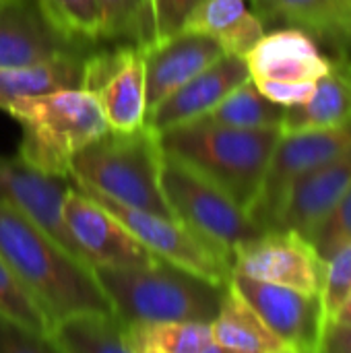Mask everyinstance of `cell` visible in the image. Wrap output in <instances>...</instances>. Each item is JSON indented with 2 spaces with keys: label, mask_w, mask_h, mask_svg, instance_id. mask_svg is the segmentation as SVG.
<instances>
[{
  "label": "cell",
  "mask_w": 351,
  "mask_h": 353,
  "mask_svg": "<svg viewBox=\"0 0 351 353\" xmlns=\"http://www.w3.org/2000/svg\"><path fill=\"white\" fill-rule=\"evenodd\" d=\"M0 256L52 323L83 310L114 312L93 269L2 201Z\"/></svg>",
  "instance_id": "cell-1"
},
{
  "label": "cell",
  "mask_w": 351,
  "mask_h": 353,
  "mask_svg": "<svg viewBox=\"0 0 351 353\" xmlns=\"http://www.w3.org/2000/svg\"><path fill=\"white\" fill-rule=\"evenodd\" d=\"M281 128H234L201 120L159 132L161 149L194 170L242 209L254 205Z\"/></svg>",
  "instance_id": "cell-2"
},
{
  "label": "cell",
  "mask_w": 351,
  "mask_h": 353,
  "mask_svg": "<svg viewBox=\"0 0 351 353\" xmlns=\"http://www.w3.org/2000/svg\"><path fill=\"white\" fill-rule=\"evenodd\" d=\"M93 273L124 323H211L228 288L161 259L143 267H95Z\"/></svg>",
  "instance_id": "cell-3"
},
{
  "label": "cell",
  "mask_w": 351,
  "mask_h": 353,
  "mask_svg": "<svg viewBox=\"0 0 351 353\" xmlns=\"http://www.w3.org/2000/svg\"><path fill=\"white\" fill-rule=\"evenodd\" d=\"M161 163L157 130L147 124L137 130L110 128L70 159L68 178L128 207L174 217L161 190Z\"/></svg>",
  "instance_id": "cell-4"
},
{
  "label": "cell",
  "mask_w": 351,
  "mask_h": 353,
  "mask_svg": "<svg viewBox=\"0 0 351 353\" xmlns=\"http://www.w3.org/2000/svg\"><path fill=\"white\" fill-rule=\"evenodd\" d=\"M6 114L21 124L19 155L54 176H68L70 159L110 130L99 99L89 89H58L19 97Z\"/></svg>",
  "instance_id": "cell-5"
},
{
  "label": "cell",
  "mask_w": 351,
  "mask_h": 353,
  "mask_svg": "<svg viewBox=\"0 0 351 353\" xmlns=\"http://www.w3.org/2000/svg\"><path fill=\"white\" fill-rule=\"evenodd\" d=\"M161 190L174 217L230 259L240 246L265 232L228 192L166 153Z\"/></svg>",
  "instance_id": "cell-6"
},
{
  "label": "cell",
  "mask_w": 351,
  "mask_h": 353,
  "mask_svg": "<svg viewBox=\"0 0 351 353\" xmlns=\"http://www.w3.org/2000/svg\"><path fill=\"white\" fill-rule=\"evenodd\" d=\"M74 186L81 188L91 199H95L101 207H106L157 259L182 267L215 285L230 283L232 259L219 248L205 242L192 230H188L180 219L128 207L89 186H81V184Z\"/></svg>",
  "instance_id": "cell-7"
},
{
  "label": "cell",
  "mask_w": 351,
  "mask_h": 353,
  "mask_svg": "<svg viewBox=\"0 0 351 353\" xmlns=\"http://www.w3.org/2000/svg\"><path fill=\"white\" fill-rule=\"evenodd\" d=\"M351 147V122L335 128L281 132L271 153L250 217L261 230H273L290 188L314 168Z\"/></svg>",
  "instance_id": "cell-8"
},
{
  "label": "cell",
  "mask_w": 351,
  "mask_h": 353,
  "mask_svg": "<svg viewBox=\"0 0 351 353\" xmlns=\"http://www.w3.org/2000/svg\"><path fill=\"white\" fill-rule=\"evenodd\" d=\"M232 271L321 296L325 261L302 234L292 230H267L234 252Z\"/></svg>",
  "instance_id": "cell-9"
},
{
  "label": "cell",
  "mask_w": 351,
  "mask_h": 353,
  "mask_svg": "<svg viewBox=\"0 0 351 353\" xmlns=\"http://www.w3.org/2000/svg\"><path fill=\"white\" fill-rule=\"evenodd\" d=\"M230 285L257 310L290 352H319L323 329L327 325L319 294L259 281L234 271L230 275Z\"/></svg>",
  "instance_id": "cell-10"
},
{
  "label": "cell",
  "mask_w": 351,
  "mask_h": 353,
  "mask_svg": "<svg viewBox=\"0 0 351 353\" xmlns=\"http://www.w3.org/2000/svg\"><path fill=\"white\" fill-rule=\"evenodd\" d=\"M64 223L85 263L95 267H143L157 261L106 207L70 182Z\"/></svg>",
  "instance_id": "cell-11"
},
{
  "label": "cell",
  "mask_w": 351,
  "mask_h": 353,
  "mask_svg": "<svg viewBox=\"0 0 351 353\" xmlns=\"http://www.w3.org/2000/svg\"><path fill=\"white\" fill-rule=\"evenodd\" d=\"M68 188V176L41 172L21 155H0V201L33 221L66 252L85 263L64 223V196Z\"/></svg>",
  "instance_id": "cell-12"
},
{
  "label": "cell",
  "mask_w": 351,
  "mask_h": 353,
  "mask_svg": "<svg viewBox=\"0 0 351 353\" xmlns=\"http://www.w3.org/2000/svg\"><path fill=\"white\" fill-rule=\"evenodd\" d=\"M99 46L83 43L60 31L37 0H0V68L89 54Z\"/></svg>",
  "instance_id": "cell-13"
},
{
  "label": "cell",
  "mask_w": 351,
  "mask_h": 353,
  "mask_svg": "<svg viewBox=\"0 0 351 353\" xmlns=\"http://www.w3.org/2000/svg\"><path fill=\"white\" fill-rule=\"evenodd\" d=\"M141 50L145 60L147 114L225 54L217 39L194 29H180Z\"/></svg>",
  "instance_id": "cell-14"
},
{
  "label": "cell",
  "mask_w": 351,
  "mask_h": 353,
  "mask_svg": "<svg viewBox=\"0 0 351 353\" xmlns=\"http://www.w3.org/2000/svg\"><path fill=\"white\" fill-rule=\"evenodd\" d=\"M250 79L246 58L236 54H223L211 66L201 70L188 83L178 87L166 99H161L145 118V124L161 132L166 128L192 122L213 110L228 93Z\"/></svg>",
  "instance_id": "cell-15"
},
{
  "label": "cell",
  "mask_w": 351,
  "mask_h": 353,
  "mask_svg": "<svg viewBox=\"0 0 351 353\" xmlns=\"http://www.w3.org/2000/svg\"><path fill=\"white\" fill-rule=\"evenodd\" d=\"M252 81H319L333 68L319 41L296 27L265 31L246 54Z\"/></svg>",
  "instance_id": "cell-16"
},
{
  "label": "cell",
  "mask_w": 351,
  "mask_h": 353,
  "mask_svg": "<svg viewBox=\"0 0 351 353\" xmlns=\"http://www.w3.org/2000/svg\"><path fill=\"white\" fill-rule=\"evenodd\" d=\"M351 184V147L302 176L288 192L273 230L308 238Z\"/></svg>",
  "instance_id": "cell-17"
},
{
  "label": "cell",
  "mask_w": 351,
  "mask_h": 353,
  "mask_svg": "<svg viewBox=\"0 0 351 353\" xmlns=\"http://www.w3.org/2000/svg\"><path fill=\"white\" fill-rule=\"evenodd\" d=\"M250 4L265 29L269 23L296 27L335 48L351 39L350 0H250Z\"/></svg>",
  "instance_id": "cell-18"
},
{
  "label": "cell",
  "mask_w": 351,
  "mask_h": 353,
  "mask_svg": "<svg viewBox=\"0 0 351 353\" xmlns=\"http://www.w3.org/2000/svg\"><path fill=\"white\" fill-rule=\"evenodd\" d=\"M112 130H137L145 126V60L141 46H130L118 68L93 91Z\"/></svg>",
  "instance_id": "cell-19"
},
{
  "label": "cell",
  "mask_w": 351,
  "mask_h": 353,
  "mask_svg": "<svg viewBox=\"0 0 351 353\" xmlns=\"http://www.w3.org/2000/svg\"><path fill=\"white\" fill-rule=\"evenodd\" d=\"M89 54H66L21 66H2L0 110L6 112L14 99L27 95H41L58 89H85Z\"/></svg>",
  "instance_id": "cell-20"
},
{
  "label": "cell",
  "mask_w": 351,
  "mask_h": 353,
  "mask_svg": "<svg viewBox=\"0 0 351 353\" xmlns=\"http://www.w3.org/2000/svg\"><path fill=\"white\" fill-rule=\"evenodd\" d=\"M211 331L223 353H292L230 283L211 321Z\"/></svg>",
  "instance_id": "cell-21"
},
{
  "label": "cell",
  "mask_w": 351,
  "mask_h": 353,
  "mask_svg": "<svg viewBox=\"0 0 351 353\" xmlns=\"http://www.w3.org/2000/svg\"><path fill=\"white\" fill-rule=\"evenodd\" d=\"M182 29L203 31L217 39L225 54L242 58H246L267 31L261 17L252 10L250 0H205Z\"/></svg>",
  "instance_id": "cell-22"
},
{
  "label": "cell",
  "mask_w": 351,
  "mask_h": 353,
  "mask_svg": "<svg viewBox=\"0 0 351 353\" xmlns=\"http://www.w3.org/2000/svg\"><path fill=\"white\" fill-rule=\"evenodd\" d=\"M348 122H351V70L333 62V68L317 81L306 101L285 108L281 132L335 128Z\"/></svg>",
  "instance_id": "cell-23"
},
{
  "label": "cell",
  "mask_w": 351,
  "mask_h": 353,
  "mask_svg": "<svg viewBox=\"0 0 351 353\" xmlns=\"http://www.w3.org/2000/svg\"><path fill=\"white\" fill-rule=\"evenodd\" d=\"M124 321L116 312L83 310L52 323L48 341L54 352L126 353Z\"/></svg>",
  "instance_id": "cell-24"
},
{
  "label": "cell",
  "mask_w": 351,
  "mask_h": 353,
  "mask_svg": "<svg viewBox=\"0 0 351 353\" xmlns=\"http://www.w3.org/2000/svg\"><path fill=\"white\" fill-rule=\"evenodd\" d=\"M124 345L126 353H223L211 323L199 321L126 323Z\"/></svg>",
  "instance_id": "cell-25"
},
{
  "label": "cell",
  "mask_w": 351,
  "mask_h": 353,
  "mask_svg": "<svg viewBox=\"0 0 351 353\" xmlns=\"http://www.w3.org/2000/svg\"><path fill=\"white\" fill-rule=\"evenodd\" d=\"M283 114V105L271 101L267 95L261 93L252 79H246L213 110L197 120L234 128H281Z\"/></svg>",
  "instance_id": "cell-26"
},
{
  "label": "cell",
  "mask_w": 351,
  "mask_h": 353,
  "mask_svg": "<svg viewBox=\"0 0 351 353\" xmlns=\"http://www.w3.org/2000/svg\"><path fill=\"white\" fill-rule=\"evenodd\" d=\"M48 19L72 39L99 46L106 41V12L99 0H37Z\"/></svg>",
  "instance_id": "cell-27"
},
{
  "label": "cell",
  "mask_w": 351,
  "mask_h": 353,
  "mask_svg": "<svg viewBox=\"0 0 351 353\" xmlns=\"http://www.w3.org/2000/svg\"><path fill=\"white\" fill-rule=\"evenodd\" d=\"M0 314L48 339L52 321L0 256Z\"/></svg>",
  "instance_id": "cell-28"
},
{
  "label": "cell",
  "mask_w": 351,
  "mask_h": 353,
  "mask_svg": "<svg viewBox=\"0 0 351 353\" xmlns=\"http://www.w3.org/2000/svg\"><path fill=\"white\" fill-rule=\"evenodd\" d=\"M106 12V41L145 46L149 39V0H99Z\"/></svg>",
  "instance_id": "cell-29"
},
{
  "label": "cell",
  "mask_w": 351,
  "mask_h": 353,
  "mask_svg": "<svg viewBox=\"0 0 351 353\" xmlns=\"http://www.w3.org/2000/svg\"><path fill=\"white\" fill-rule=\"evenodd\" d=\"M308 240L323 261H327L341 246L351 244V184L333 205V209L312 230Z\"/></svg>",
  "instance_id": "cell-30"
},
{
  "label": "cell",
  "mask_w": 351,
  "mask_h": 353,
  "mask_svg": "<svg viewBox=\"0 0 351 353\" xmlns=\"http://www.w3.org/2000/svg\"><path fill=\"white\" fill-rule=\"evenodd\" d=\"M351 298V244L341 246L325 261V277L321 288V302L325 321H333Z\"/></svg>",
  "instance_id": "cell-31"
},
{
  "label": "cell",
  "mask_w": 351,
  "mask_h": 353,
  "mask_svg": "<svg viewBox=\"0 0 351 353\" xmlns=\"http://www.w3.org/2000/svg\"><path fill=\"white\" fill-rule=\"evenodd\" d=\"M205 0H153L149 8V39L145 46L180 31Z\"/></svg>",
  "instance_id": "cell-32"
},
{
  "label": "cell",
  "mask_w": 351,
  "mask_h": 353,
  "mask_svg": "<svg viewBox=\"0 0 351 353\" xmlns=\"http://www.w3.org/2000/svg\"><path fill=\"white\" fill-rule=\"evenodd\" d=\"M54 352L52 343L19 325L17 321L0 314V353H43Z\"/></svg>",
  "instance_id": "cell-33"
},
{
  "label": "cell",
  "mask_w": 351,
  "mask_h": 353,
  "mask_svg": "<svg viewBox=\"0 0 351 353\" xmlns=\"http://www.w3.org/2000/svg\"><path fill=\"white\" fill-rule=\"evenodd\" d=\"M254 85L271 101L290 108L306 101L312 95L317 81H254Z\"/></svg>",
  "instance_id": "cell-34"
},
{
  "label": "cell",
  "mask_w": 351,
  "mask_h": 353,
  "mask_svg": "<svg viewBox=\"0 0 351 353\" xmlns=\"http://www.w3.org/2000/svg\"><path fill=\"white\" fill-rule=\"evenodd\" d=\"M319 352L323 353H351V325L329 321L323 329Z\"/></svg>",
  "instance_id": "cell-35"
},
{
  "label": "cell",
  "mask_w": 351,
  "mask_h": 353,
  "mask_svg": "<svg viewBox=\"0 0 351 353\" xmlns=\"http://www.w3.org/2000/svg\"><path fill=\"white\" fill-rule=\"evenodd\" d=\"M333 321H339V323H350L351 325V298L343 304V308L335 314V319Z\"/></svg>",
  "instance_id": "cell-36"
},
{
  "label": "cell",
  "mask_w": 351,
  "mask_h": 353,
  "mask_svg": "<svg viewBox=\"0 0 351 353\" xmlns=\"http://www.w3.org/2000/svg\"><path fill=\"white\" fill-rule=\"evenodd\" d=\"M151 2H153V0H149V8H151Z\"/></svg>",
  "instance_id": "cell-37"
},
{
  "label": "cell",
  "mask_w": 351,
  "mask_h": 353,
  "mask_svg": "<svg viewBox=\"0 0 351 353\" xmlns=\"http://www.w3.org/2000/svg\"><path fill=\"white\" fill-rule=\"evenodd\" d=\"M350 70H351V64H350Z\"/></svg>",
  "instance_id": "cell-38"
},
{
  "label": "cell",
  "mask_w": 351,
  "mask_h": 353,
  "mask_svg": "<svg viewBox=\"0 0 351 353\" xmlns=\"http://www.w3.org/2000/svg\"><path fill=\"white\" fill-rule=\"evenodd\" d=\"M350 2H351V0H350Z\"/></svg>",
  "instance_id": "cell-39"
}]
</instances>
